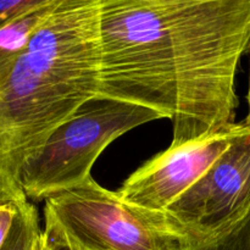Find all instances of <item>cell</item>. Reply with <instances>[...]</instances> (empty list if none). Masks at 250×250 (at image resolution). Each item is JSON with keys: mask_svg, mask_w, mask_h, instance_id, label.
<instances>
[{"mask_svg": "<svg viewBox=\"0 0 250 250\" xmlns=\"http://www.w3.org/2000/svg\"><path fill=\"white\" fill-rule=\"evenodd\" d=\"M250 0H100L97 98L160 112L177 146L234 124Z\"/></svg>", "mask_w": 250, "mask_h": 250, "instance_id": "obj_1", "label": "cell"}, {"mask_svg": "<svg viewBox=\"0 0 250 250\" xmlns=\"http://www.w3.org/2000/svg\"><path fill=\"white\" fill-rule=\"evenodd\" d=\"M99 84L100 0H59L22 53L0 49V203L28 200L23 167Z\"/></svg>", "mask_w": 250, "mask_h": 250, "instance_id": "obj_2", "label": "cell"}, {"mask_svg": "<svg viewBox=\"0 0 250 250\" xmlns=\"http://www.w3.org/2000/svg\"><path fill=\"white\" fill-rule=\"evenodd\" d=\"M165 119L160 112L120 100L95 98L53 131L21 173L29 202H41L92 177L100 154L131 129Z\"/></svg>", "mask_w": 250, "mask_h": 250, "instance_id": "obj_3", "label": "cell"}, {"mask_svg": "<svg viewBox=\"0 0 250 250\" xmlns=\"http://www.w3.org/2000/svg\"><path fill=\"white\" fill-rule=\"evenodd\" d=\"M44 216L84 250H182L197 241L166 212L128 204L93 177L46 199Z\"/></svg>", "mask_w": 250, "mask_h": 250, "instance_id": "obj_4", "label": "cell"}, {"mask_svg": "<svg viewBox=\"0 0 250 250\" xmlns=\"http://www.w3.org/2000/svg\"><path fill=\"white\" fill-rule=\"evenodd\" d=\"M250 210V126L241 122L229 148L166 214L194 238H204Z\"/></svg>", "mask_w": 250, "mask_h": 250, "instance_id": "obj_5", "label": "cell"}, {"mask_svg": "<svg viewBox=\"0 0 250 250\" xmlns=\"http://www.w3.org/2000/svg\"><path fill=\"white\" fill-rule=\"evenodd\" d=\"M239 125L232 124L217 133L181 146H170L134 171L117 193L134 207L165 212L229 148Z\"/></svg>", "mask_w": 250, "mask_h": 250, "instance_id": "obj_6", "label": "cell"}, {"mask_svg": "<svg viewBox=\"0 0 250 250\" xmlns=\"http://www.w3.org/2000/svg\"><path fill=\"white\" fill-rule=\"evenodd\" d=\"M16 207L14 225L0 250H39L43 229L36 207L29 200Z\"/></svg>", "mask_w": 250, "mask_h": 250, "instance_id": "obj_7", "label": "cell"}, {"mask_svg": "<svg viewBox=\"0 0 250 250\" xmlns=\"http://www.w3.org/2000/svg\"><path fill=\"white\" fill-rule=\"evenodd\" d=\"M182 250H250V210L220 231L192 242Z\"/></svg>", "mask_w": 250, "mask_h": 250, "instance_id": "obj_8", "label": "cell"}, {"mask_svg": "<svg viewBox=\"0 0 250 250\" xmlns=\"http://www.w3.org/2000/svg\"><path fill=\"white\" fill-rule=\"evenodd\" d=\"M42 250H84L72 241L50 217L44 216Z\"/></svg>", "mask_w": 250, "mask_h": 250, "instance_id": "obj_9", "label": "cell"}, {"mask_svg": "<svg viewBox=\"0 0 250 250\" xmlns=\"http://www.w3.org/2000/svg\"><path fill=\"white\" fill-rule=\"evenodd\" d=\"M48 0H12L0 1V29L34 10L44 6Z\"/></svg>", "mask_w": 250, "mask_h": 250, "instance_id": "obj_10", "label": "cell"}, {"mask_svg": "<svg viewBox=\"0 0 250 250\" xmlns=\"http://www.w3.org/2000/svg\"><path fill=\"white\" fill-rule=\"evenodd\" d=\"M16 215V205L12 203H0V249L9 237Z\"/></svg>", "mask_w": 250, "mask_h": 250, "instance_id": "obj_11", "label": "cell"}, {"mask_svg": "<svg viewBox=\"0 0 250 250\" xmlns=\"http://www.w3.org/2000/svg\"><path fill=\"white\" fill-rule=\"evenodd\" d=\"M250 51V48H249ZM247 102H248V115H247V119L244 120V124L247 126H250V73H249V87H248V94H247Z\"/></svg>", "mask_w": 250, "mask_h": 250, "instance_id": "obj_12", "label": "cell"}, {"mask_svg": "<svg viewBox=\"0 0 250 250\" xmlns=\"http://www.w3.org/2000/svg\"><path fill=\"white\" fill-rule=\"evenodd\" d=\"M39 250H42V241H41V246H39Z\"/></svg>", "mask_w": 250, "mask_h": 250, "instance_id": "obj_13", "label": "cell"}]
</instances>
